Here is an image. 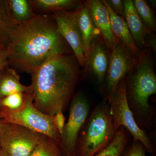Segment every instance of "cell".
Wrapping results in <instances>:
<instances>
[{"instance_id":"cell-8","label":"cell","mask_w":156,"mask_h":156,"mask_svg":"<svg viewBox=\"0 0 156 156\" xmlns=\"http://www.w3.org/2000/svg\"><path fill=\"white\" fill-rule=\"evenodd\" d=\"M45 136L19 125L2 123L0 147L9 156H29Z\"/></svg>"},{"instance_id":"cell-6","label":"cell","mask_w":156,"mask_h":156,"mask_svg":"<svg viewBox=\"0 0 156 156\" xmlns=\"http://www.w3.org/2000/svg\"><path fill=\"white\" fill-rule=\"evenodd\" d=\"M126 77L118 85L113 97L109 103L110 112L116 130L122 127L129 132L133 140H138L143 144L151 156H156V148L146 132L136 124L129 108L126 95Z\"/></svg>"},{"instance_id":"cell-9","label":"cell","mask_w":156,"mask_h":156,"mask_svg":"<svg viewBox=\"0 0 156 156\" xmlns=\"http://www.w3.org/2000/svg\"><path fill=\"white\" fill-rule=\"evenodd\" d=\"M137 58L128 52L119 41L111 50L105 80L101 89L105 100L108 104L120 82L136 66Z\"/></svg>"},{"instance_id":"cell-30","label":"cell","mask_w":156,"mask_h":156,"mask_svg":"<svg viewBox=\"0 0 156 156\" xmlns=\"http://www.w3.org/2000/svg\"><path fill=\"white\" fill-rule=\"evenodd\" d=\"M1 125H2V123L0 122V126H1Z\"/></svg>"},{"instance_id":"cell-12","label":"cell","mask_w":156,"mask_h":156,"mask_svg":"<svg viewBox=\"0 0 156 156\" xmlns=\"http://www.w3.org/2000/svg\"><path fill=\"white\" fill-rule=\"evenodd\" d=\"M95 27L100 31L104 41L111 50L118 40L113 32L108 11L102 1L88 0L85 2Z\"/></svg>"},{"instance_id":"cell-17","label":"cell","mask_w":156,"mask_h":156,"mask_svg":"<svg viewBox=\"0 0 156 156\" xmlns=\"http://www.w3.org/2000/svg\"><path fill=\"white\" fill-rule=\"evenodd\" d=\"M9 16L14 25L28 21L36 14L32 9L29 1H5Z\"/></svg>"},{"instance_id":"cell-20","label":"cell","mask_w":156,"mask_h":156,"mask_svg":"<svg viewBox=\"0 0 156 156\" xmlns=\"http://www.w3.org/2000/svg\"><path fill=\"white\" fill-rule=\"evenodd\" d=\"M14 26L9 16L5 1H0V47L7 49Z\"/></svg>"},{"instance_id":"cell-16","label":"cell","mask_w":156,"mask_h":156,"mask_svg":"<svg viewBox=\"0 0 156 156\" xmlns=\"http://www.w3.org/2000/svg\"><path fill=\"white\" fill-rule=\"evenodd\" d=\"M32 92L30 86L21 83L15 69L8 66L0 71V99L17 92Z\"/></svg>"},{"instance_id":"cell-21","label":"cell","mask_w":156,"mask_h":156,"mask_svg":"<svg viewBox=\"0 0 156 156\" xmlns=\"http://www.w3.org/2000/svg\"><path fill=\"white\" fill-rule=\"evenodd\" d=\"M133 3L140 18L146 28L151 32H155L156 23L153 11L145 1L134 0Z\"/></svg>"},{"instance_id":"cell-11","label":"cell","mask_w":156,"mask_h":156,"mask_svg":"<svg viewBox=\"0 0 156 156\" xmlns=\"http://www.w3.org/2000/svg\"><path fill=\"white\" fill-rule=\"evenodd\" d=\"M108 49L100 36L91 44L89 54L86 59V66L95 78L98 87H103L108 68L109 56Z\"/></svg>"},{"instance_id":"cell-2","label":"cell","mask_w":156,"mask_h":156,"mask_svg":"<svg viewBox=\"0 0 156 156\" xmlns=\"http://www.w3.org/2000/svg\"><path fill=\"white\" fill-rule=\"evenodd\" d=\"M80 66L74 55L58 54L48 58L31 73L34 105L53 116L70 103L80 79Z\"/></svg>"},{"instance_id":"cell-13","label":"cell","mask_w":156,"mask_h":156,"mask_svg":"<svg viewBox=\"0 0 156 156\" xmlns=\"http://www.w3.org/2000/svg\"><path fill=\"white\" fill-rule=\"evenodd\" d=\"M124 18L132 37L137 48L145 51L146 48L145 40L149 34L152 33L144 24L137 14L133 1L124 0Z\"/></svg>"},{"instance_id":"cell-29","label":"cell","mask_w":156,"mask_h":156,"mask_svg":"<svg viewBox=\"0 0 156 156\" xmlns=\"http://www.w3.org/2000/svg\"><path fill=\"white\" fill-rule=\"evenodd\" d=\"M0 156H9L5 152L0 148Z\"/></svg>"},{"instance_id":"cell-27","label":"cell","mask_w":156,"mask_h":156,"mask_svg":"<svg viewBox=\"0 0 156 156\" xmlns=\"http://www.w3.org/2000/svg\"><path fill=\"white\" fill-rule=\"evenodd\" d=\"M8 66L7 49L0 47V71Z\"/></svg>"},{"instance_id":"cell-19","label":"cell","mask_w":156,"mask_h":156,"mask_svg":"<svg viewBox=\"0 0 156 156\" xmlns=\"http://www.w3.org/2000/svg\"><path fill=\"white\" fill-rule=\"evenodd\" d=\"M131 135L125 128L117 130L114 137L106 147L95 156H122L130 139Z\"/></svg>"},{"instance_id":"cell-14","label":"cell","mask_w":156,"mask_h":156,"mask_svg":"<svg viewBox=\"0 0 156 156\" xmlns=\"http://www.w3.org/2000/svg\"><path fill=\"white\" fill-rule=\"evenodd\" d=\"M102 1L108 11L112 30L115 36L128 52L137 57L141 50L136 46L125 18L117 15L106 1Z\"/></svg>"},{"instance_id":"cell-1","label":"cell","mask_w":156,"mask_h":156,"mask_svg":"<svg viewBox=\"0 0 156 156\" xmlns=\"http://www.w3.org/2000/svg\"><path fill=\"white\" fill-rule=\"evenodd\" d=\"M68 46L52 15L36 14L14 26L7 47L8 65L31 74L52 56L69 54Z\"/></svg>"},{"instance_id":"cell-18","label":"cell","mask_w":156,"mask_h":156,"mask_svg":"<svg viewBox=\"0 0 156 156\" xmlns=\"http://www.w3.org/2000/svg\"><path fill=\"white\" fill-rule=\"evenodd\" d=\"M29 2L33 11L43 13L71 9L76 11L82 3L76 0H30Z\"/></svg>"},{"instance_id":"cell-3","label":"cell","mask_w":156,"mask_h":156,"mask_svg":"<svg viewBox=\"0 0 156 156\" xmlns=\"http://www.w3.org/2000/svg\"><path fill=\"white\" fill-rule=\"evenodd\" d=\"M126 79V98L134 119L142 130L151 129L155 113L150 98L156 93V75L148 53L140 51L136 66Z\"/></svg>"},{"instance_id":"cell-31","label":"cell","mask_w":156,"mask_h":156,"mask_svg":"<svg viewBox=\"0 0 156 156\" xmlns=\"http://www.w3.org/2000/svg\"><path fill=\"white\" fill-rule=\"evenodd\" d=\"M0 148H1V147H0Z\"/></svg>"},{"instance_id":"cell-10","label":"cell","mask_w":156,"mask_h":156,"mask_svg":"<svg viewBox=\"0 0 156 156\" xmlns=\"http://www.w3.org/2000/svg\"><path fill=\"white\" fill-rule=\"evenodd\" d=\"M56 31L64 39L73 52L80 66H86L83 44L78 27L76 11L60 10L53 12Z\"/></svg>"},{"instance_id":"cell-4","label":"cell","mask_w":156,"mask_h":156,"mask_svg":"<svg viewBox=\"0 0 156 156\" xmlns=\"http://www.w3.org/2000/svg\"><path fill=\"white\" fill-rule=\"evenodd\" d=\"M116 131L108 104L104 100L93 110L81 129L76 156H95L111 142Z\"/></svg>"},{"instance_id":"cell-15","label":"cell","mask_w":156,"mask_h":156,"mask_svg":"<svg viewBox=\"0 0 156 156\" xmlns=\"http://www.w3.org/2000/svg\"><path fill=\"white\" fill-rule=\"evenodd\" d=\"M76 17L83 44L85 57L87 59L91 44L101 35L95 27L85 2L81 3L76 10Z\"/></svg>"},{"instance_id":"cell-7","label":"cell","mask_w":156,"mask_h":156,"mask_svg":"<svg viewBox=\"0 0 156 156\" xmlns=\"http://www.w3.org/2000/svg\"><path fill=\"white\" fill-rule=\"evenodd\" d=\"M90 105L81 93L74 95L70 105L69 115L58 145L62 156H76L77 141L81 129L88 119Z\"/></svg>"},{"instance_id":"cell-24","label":"cell","mask_w":156,"mask_h":156,"mask_svg":"<svg viewBox=\"0 0 156 156\" xmlns=\"http://www.w3.org/2000/svg\"><path fill=\"white\" fill-rule=\"evenodd\" d=\"M128 144L122 156H147L145 148L140 141L133 140L130 145Z\"/></svg>"},{"instance_id":"cell-26","label":"cell","mask_w":156,"mask_h":156,"mask_svg":"<svg viewBox=\"0 0 156 156\" xmlns=\"http://www.w3.org/2000/svg\"><path fill=\"white\" fill-rule=\"evenodd\" d=\"M54 125L59 134H61L63 132L64 126H65L66 119L63 112L59 111L53 116Z\"/></svg>"},{"instance_id":"cell-5","label":"cell","mask_w":156,"mask_h":156,"mask_svg":"<svg viewBox=\"0 0 156 156\" xmlns=\"http://www.w3.org/2000/svg\"><path fill=\"white\" fill-rule=\"evenodd\" d=\"M0 122L22 126L50 137L58 144L60 141V134L54 125L53 116L44 113L35 106L32 92H26L25 102L19 109H0Z\"/></svg>"},{"instance_id":"cell-23","label":"cell","mask_w":156,"mask_h":156,"mask_svg":"<svg viewBox=\"0 0 156 156\" xmlns=\"http://www.w3.org/2000/svg\"><path fill=\"white\" fill-rule=\"evenodd\" d=\"M26 92H17L0 99V109L14 111L24 104Z\"/></svg>"},{"instance_id":"cell-22","label":"cell","mask_w":156,"mask_h":156,"mask_svg":"<svg viewBox=\"0 0 156 156\" xmlns=\"http://www.w3.org/2000/svg\"><path fill=\"white\" fill-rule=\"evenodd\" d=\"M29 156H62L58 143L50 137L45 136Z\"/></svg>"},{"instance_id":"cell-28","label":"cell","mask_w":156,"mask_h":156,"mask_svg":"<svg viewBox=\"0 0 156 156\" xmlns=\"http://www.w3.org/2000/svg\"><path fill=\"white\" fill-rule=\"evenodd\" d=\"M153 33L149 34L148 36V43L147 44V46H149L154 51H156V39Z\"/></svg>"},{"instance_id":"cell-25","label":"cell","mask_w":156,"mask_h":156,"mask_svg":"<svg viewBox=\"0 0 156 156\" xmlns=\"http://www.w3.org/2000/svg\"><path fill=\"white\" fill-rule=\"evenodd\" d=\"M106 1L110 7L117 15L124 18V5L123 1L108 0Z\"/></svg>"}]
</instances>
